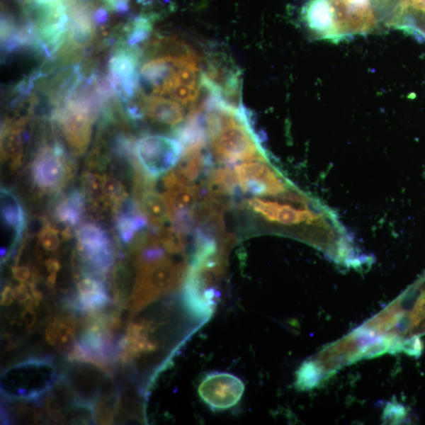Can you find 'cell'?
I'll return each instance as SVG.
<instances>
[{
  "label": "cell",
  "mask_w": 425,
  "mask_h": 425,
  "mask_svg": "<svg viewBox=\"0 0 425 425\" xmlns=\"http://www.w3.org/2000/svg\"><path fill=\"white\" fill-rule=\"evenodd\" d=\"M85 211V194L74 189L60 201L55 216L64 225L74 227L79 224Z\"/></svg>",
  "instance_id": "cell-12"
},
{
  "label": "cell",
  "mask_w": 425,
  "mask_h": 425,
  "mask_svg": "<svg viewBox=\"0 0 425 425\" xmlns=\"http://www.w3.org/2000/svg\"><path fill=\"white\" fill-rule=\"evenodd\" d=\"M40 240L41 245L47 251H54L60 245V232L51 225H46L40 232Z\"/></svg>",
  "instance_id": "cell-17"
},
{
  "label": "cell",
  "mask_w": 425,
  "mask_h": 425,
  "mask_svg": "<svg viewBox=\"0 0 425 425\" xmlns=\"http://www.w3.org/2000/svg\"><path fill=\"white\" fill-rule=\"evenodd\" d=\"M13 273L16 279L21 282L26 280L30 276V271L24 266L14 268Z\"/></svg>",
  "instance_id": "cell-18"
},
{
  "label": "cell",
  "mask_w": 425,
  "mask_h": 425,
  "mask_svg": "<svg viewBox=\"0 0 425 425\" xmlns=\"http://www.w3.org/2000/svg\"><path fill=\"white\" fill-rule=\"evenodd\" d=\"M40 6H53L62 3H65L66 0H33Z\"/></svg>",
  "instance_id": "cell-20"
},
{
  "label": "cell",
  "mask_w": 425,
  "mask_h": 425,
  "mask_svg": "<svg viewBox=\"0 0 425 425\" xmlns=\"http://www.w3.org/2000/svg\"><path fill=\"white\" fill-rule=\"evenodd\" d=\"M3 378L5 395L11 398L33 400L45 392L33 381L49 389L55 382L56 372L47 361L33 360L11 368Z\"/></svg>",
  "instance_id": "cell-3"
},
{
  "label": "cell",
  "mask_w": 425,
  "mask_h": 425,
  "mask_svg": "<svg viewBox=\"0 0 425 425\" xmlns=\"http://www.w3.org/2000/svg\"><path fill=\"white\" fill-rule=\"evenodd\" d=\"M143 108L149 118L163 125H178L186 116L183 106L172 98L154 95L144 99Z\"/></svg>",
  "instance_id": "cell-10"
},
{
  "label": "cell",
  "mask_w": 425,
  "mask_h": 425,
  "mask_svg": "<svg viewBox=\"0 0 425 425\" xmlns=\"http://www.w3.org/2000/svg\"><path fill=\"white\" fill-rule=\"evenodd\" d=\"M80 306L84 310L101 307L109 300L103 283L95 276L85 274L78 285Z\"/></svg>",
  "instance_id": "cell-13"
},
{
  "label": "cell",
  "mask_w": 425,
  "mask_h": 425,
  "mask_svg": "<svg viewBox=\"0 0 425 425\" xmlns=\"http://www.w3.org/2000/svg\"><path fill=\"white\" fill-rule=\"evenodd\" d=\"M186 266L166 258L142 264L135 294V306L141 308L158 297L178 288L186 276Z\"/></svg>",
  "instance_id": "cell-1"
},
{
  "label": "cell",
  "mask_w": 425,
  "mask_h": 425,
  "mask_svg": "<svg viewBox=\"0 0 425 425\" xmlns=\"http://www.w3.org/2000/svg\"><path fill=\"white\" fill-rule=\"evenodd\" d=\"M238 184L237 174L230 168L212 170L208 183L210 196L225 200L227 197L237 193Z\"/></svg>",
  "instance_id": "cell-14"
},
{
  "label": "cell",
  "mask_w": 425,
  "mask_h": 425,
  "mask_svg": "<svg viewBox=\"0 0 425 425\" xmlns=\"http://www.w3.org/2000/svg\"><path fill=\"white\" fill-rule=\"evenodd\" d=\"M1 217L4 230L11 235V253L13 254L23 241L26 217L17 197L6 188H1Z\"/></svg>",
  "instance_id": "cell-8"
},
{
  "label": "cell",
  "mask_w": 425,
  "mask_h": 425,
  "mask_svg": "<svg viewBox=\"0 0 425 425\" xmlns=\"http://www.w3.org/2000/svg\"><path fill=\"white\" fill-rule=\"evenodd\" d=\"M116 210L118 236L123 243L129 244L137 233L146 228L148 218L137 203L127 198L118 205Z\"/></svg>",
  "instance_id": "cell-9"
},
{
  "label": "cell",
  "mask_w": 425,
  "mask_h": 425,
  "mask_svg": "<svg viewBox=\"0 0 425 425\" xmlns=\"http://www.w3.org/2000/svg\"><path fill=\"white\" fill-rule=\"evenodd\" d=\"M244 392V382L228 373H212L198 387L200 398L212 409H228L236 406Z\"/></svg>",
  "instance_id": "cell-7"
},
{
  "label": "cell",
  "mask_w": 425,
  "mask_h": 425,
  "mask_svg": "<svg viewBox=\"0 0 425 425\" xmlns=\"http://www.w3.org/2000/svg\"><path fill=\"white\" fill-rule=\"evenodd\" d=\"M140 207L154 227L162 229L172 220L171 212L165 195L148 189L138 195Z\"/></svg>",
  "instance_id": "cell-11"
},
{
  "label": "cell",
  "mask_w": 425,
  "mask_h": 425,
  "mask_svg": "<svg viewBox=\"0 0 425 425\" xmlns=\"http://www.w3.org/2000/svg\"><path fill=\"white\" fill-rule=\"evenodd\" d=\"M288 201V200H285ZM282 203L278 201H266L259 198H252L248 201L249 207L258 214L261 215L268 222L276 223V217ZM290 201V200H288Z\"/></svg>",
  "instance_id": "cell-15"
},
{
  "label": "cell",
  "mask_w": 425,
  "mask_h": 425,
  "mask_svg": "<svg viewBox=\"0 0 425 425\" xmlns=\"http://www.w3.org/2000/svg\"><path fill=\"white\" fill-rule=\"evenodd\" d=\"M152 30L150 21L146 18L139 17L135 19L130 33L128 35V44L134 47L140 42L147 39L149 33Z\"/></svg>",
  "instance_id": "cell-16"
},
{
  "label": "cell",
  "mask_w": 425,
  "mask_h": 425,
  "mask_svg": "<svg viewBox=\"0 0 425 425\" xmlns=\"http://www.w3.org/2000/svg\"><path fill=\"white\" fill-rule=\"evenodd\" d=\"M81 256L97 274L108 273L113 261L110 239L101 226L88 223L77 232Z\"/></svg>",
  "instance_id": "cell-6"
},
{
  "label": "cell",
  "mask_w": 425,
  "mask_h": 425,
  "mask_svg": "<svg viewBox=\"0 0 425 425\" xmlns=\"http://www.w3.org/2000/svg\"><path fill=\"white\" fill-rule=\"evenodd\" d=\"M235 172L240 188L252 195L281 197L293 188L266 161H246L236 166Z\"/></svg>",
  "instance_id": "cell-5"
},
{
  "label": "cell",
  "mask_w": 425,
  "mask_h": 425,
  "mask_svg": "<svg viewBox=\"0 0 425 425\" xmlns=\"http://www.w3.org/2000/svg\"><path fill=\"white\" fill-rule=\"evenodd\" d=\"M94 23L97 24H103L108 19V13L104 8H99L96 11L92 16Z\"/></svg>",
  "instance_id": "cell-19"
},
{
  "label": "cell",
  "mask_w": 425,
  "mask_h": 425,
  "mask_svg": "<svg viewBox=\"0 0 425 425\" xmlns=\"http://www.w3.org/2000/svg\"><path fill=\"white\" fill-rule=\"evenodd\" d=\"M65 149L58 142L42 146L31 165V177L35 188L44 193L60 191L72 174Z\"/></svg>",
  "instance_id": "cell-4"
},
{
  "label": "cell",
  "mask_w": 425,
  "mask_h": 425,
  "mask_svg": "<svg viewBox=\"0 0 425 425\" xmlns=\"http://www.w3.org/2000/svg\"><path fill=\"white\" fill-rule=\"evenodd\" d=\"M183 151L178 140L162 135H147L135 147L137 164L153 180L171 171L178 164Z\"/></svg>",
  "instance_id": "cell-2"
}]
</instances>
